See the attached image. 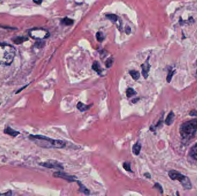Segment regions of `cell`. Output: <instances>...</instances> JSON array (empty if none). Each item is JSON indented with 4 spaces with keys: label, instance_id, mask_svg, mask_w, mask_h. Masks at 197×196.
Wrapping results in <instances>:
<instances>
[{
    "label": "cell",
    "instance_id": "3",
    "mask_svg": "<svg viewBox=\"0 0 197 196\" xmlns=\"http://www.w3.org/2000/svg\"><path fill=\"white\" fill-rule=\"evenodd\" d=\"M197 131V119H193L184 123L180 128V134L186 140L193 138Z\"/></svg>",
    "mask_w": 197,
    "mask_h": 196
},
{
    "label": "cell",
    "instance_id": "29",
    "mask_svg": "<svg viewBox=\"0 0 197 196\" xmlns=\"http://www.w3.org/2000/svg\"><path fill=\"white\" fill-rule=\"evenodd\" d=\"M191 116H195V117H197V112L195 110H193L192 111H191L190 114H189Z\"/></svg>",
    "mask_w": 197,
    "mask_h": 196
},
{
    "label": "cell",
    "instance_id": "2",
    "mask_svg": "<svg viewBox=\"0 0 197 196\" xmlns=\"http://www.w3.org/2000/svg\"><path fill=\"white\" fill-rule=\"evenodd\" d=\"M15 49L10 45L0 43V64L9 65L14 60Z\"/></svg>",
    "mask_w": 197,
    "mask_h": 196
},
{
    "label": "cell",
    "instance_id": "7",
    "mask_svg": "<svg viewBox=\"0 0 197 196\" xmlns=\"http://www.w3.org/2000/svg\"><path fill=\"white\" fill-rule=\"evenodd\" d=\"M53 176L56 177V178H62L63 179H65V180L69 182H75L76 181L75 179V178H76L75 176H73V175H70L68 173H65V172H61V171L54 172Z\"/></svg>",
    "mask_w": 197,
    "mask_h": 196
},
{
    "label": "cell",
    "instance_id": "5",
    "mask_svg": "<svg viewBox=\"0 0 197 196\" xmlns=\"http://www.w3.org/2000/svg\"><path fill=\"white\" fill-rule=\"evenodd\" d=\"M29 35L35 39L42 40L50 36L49 32L43 28H34L29 31Z\"/></svg>",
    "mask_w": 197,
    "mask_h": 196
},
{
    "label": "cell",
    "instance_id": "28",
    "mask_svg": "<svg viewBox=\"0 0 197 196\" xmlns=\"http://www.w3.org/2000/svg\"><path fill=\"white\" fill-rule=\"evenodd\" d=\"M131 31H132V29L129 26H127L125 28V32L127 35H129L131 33Z\"/></svg>",
    "mask_w": 197,
    "mask_h": 196
},
{
    "label": "cell",
    "instance_id": "19",
    "mask_svg": "<svg viewBox=\"0 0 197 196\" xmlns=\"http://www.w3.org/2000/svg\"><path fill=\"white\" fill-rule=\"evenodd\" d=\"M106 17L113 23L116 22L118 19V17L115 14H107L106 15Z\"/></svg>",
    "mask_w": 197,
    "mask_h": 196
},
{
    "label": "cell",
    "instance_id": "6",
    "mask_svg": "<svg viewBox=\"0 0 197 196\" xmlns=\"http://www.w3.org/2000/svg\"><path fill=\"white\" fill-rule=\"evenodd\" d=\"M39 165L48 168H54V169H59V170H63L64 168L62 163L56 161H49L46 162L40 163Z\"/></svg>",
    "mask_w": 197,
    "mask_h": 196
},
{
    "label": "cell",
    "instance_id": "23",
    "mask_svg": "<svg viewBox=\"0 0 197 196\" xmlns=\"http://www.w3.org/2000/svg\"><path fill=\"white\" fill-rule=\"evenodd\" d=\"M96 37L99 42H102L104 39V34L102 32H97L96 34Z\"/></svg>",
    "mask_w": 197,
    "mask_h": 196
},
{
    "label": "cell",
    "instance_id": "22",
    "mask_svg": "<svg viewBox=\"0 0 197 196\" xmlns=\"http://www.w3.org/2000/svg\"><path fill=\"white\" fill-rule=\"evenodd\" d=\"M194 22V19L192 17H190L189 18V19L188 20H187V21H184V20L183 21V20H182L181 17H180V20H179V24L180 25H183L184 23H185V24H189V23L193 24Z\"/></svg>",
    "mask_w": 197,
    "mask_h": 196
},
{
    "label": "cell",
    "instance_id": "13",
    "mask_svg": "<svg viewBox=\"0 0 197 196\" xmlns=\"http://www.w3.org/2000/svg\"><path fill=\"white\" fill-rule=\"evenodd\" d=\"M174 117H175V115H174V113L172 111L170 112L169 113V114L168 115L166 121H165V123L166 125H171L173 122V120H174Z\"/></svg>",
    "mask_w": 197,
    "mask_h": 196
},
{
    "label": "cell",
    "instance_id": "21",
    "mask_svg": "<svg viewBox=\"0 0 197 196\" xmlns=\"http://www.w3.org/2000/svg\"><path fill=\"white\" fill-rule=\"evenodd\" d=\"M114 59L113 57H109L107 60L105 62V65L107 68H110L113 66V63Z\"/></svg>",
    "mask_w": 197,
    "mask_h": 196
},
{
    "label": "cell",
    "instance_id": "15",
    "mask_svg": "<svg viewBox=\"0 0 197 196\" xmlns=\"http://www.w3.org/2000/svg\"><path fill=\"white\" fill-rule=\"evenodd\" d=\"M92 69L99 74H101V73L102 71V68H101V67H100V64H99V63L97 61H95L93 63V64L92 66Z\"/></svg>",
    "mask_w": 197,
    "mask_h": 196
},
{
    "label": "cell",
    "instance_id": "10",
    "mask_svg": "<svg viewBox=\"0 0 197 196\" xmlns=\"http://www.w3.org/2000/svg\"><path fill=\"white\" fill-rule=\"evenodd\" d=\"M92 106H93L92 104L90 105H86L81 102H79L77 104V108L80 112H84L89 110Z\"/></svg>",
    "mask_w": 197,
    "mask_h": 196
},
{
    "label": "cell",
    "instance_id": "25",
    "mask_svg": "<svg viewBox=\"0 0 197 196\" xmlns=\"http://www.w3.org/2000/svg\"><path fill=\"white\" fill-rule=\"evenodd\" d=\"M175 73V70H172V69H169L167 77V79H166L167 81L169 83L171 82V81L172 78V77H173V75H174Z\"/></svg>",
    "mask_w": 197,
    "mask_h": 196
},
{
    "label": "cell",
    "instance_id": "26",
    "mask_svg": "<svg viewBox=\"0 0 197 196\" xmlns=\"http://www.w3.org/2000/svg\"><path fill=\"white\" fill-rule=\"evenodd\" d=\"M45 42H38L35 44V47L38 48H43L45 46Z\"/></svg>",
    "mask_w": 197,
    "mask_h": 196
},
{
    "label": "cell",
    "instance_id": "34",
    "mask_svg": "<svg viewBox=\"0 0 197 196\" xmlns=\"http://www.w3.org/2000/svg\"><path fill=\"white\" fill-rule=\"evenodd\" d=\"M0 195H12V193L11 192H9L6 193H4V194H0Z\"/></svg>",
    "mask_w": 197,
    "mask_h": 196
},
{
    "label": "cell",
    "instance_id": "4",
    "mask_svg": "<svg viewBox=\"0 0 197 196\" xmlns=\"http://www.w3.org/2000/svg\"><path fill=\"white\" fill-rule=\"evenodd\" d=\"M168 175L172 180H178L180 181V184L185 189H190L192 185L189 177L182 174L175 170H171L168 172Z\"/></svg>",
    "mask_w": 197,
    "mask_h": 196
},
{
    "label": "cell",
    "instance_id": "14",
    "mask_svg": "<svg viewBox=\"0 0 197 196\" xmlns=\"http://www.w3.org/2000/svg\"><path fill=\"white\" fill-rule=\"evenodd\" d=\"M189 155L192 158L197 160V143L191 148Z\"/></svg>",
    "mask_w": 197,
    "mask_h": 196
},
{
    "label": "cell",
    "instance_id": "17",
    "mask_svg": "<svg viewBox=\"0 0 197 196\" xmlns=\"http://www.w3.org/2000/svg\"><path fill=\"white\" fill-rule=\"evenodd\" d=\"M129 74L131 75V77H132V78L135 81L138 80L140 77V73L138 71L131 70V71H129Z\"/></svg>",
    "mask_w": 197,
    "mask_h": 196
},
{
    "label": "cell",
    "instance_id": "16",
    "mask_svg": "<svg viewBox=\"0 0 197 196\" xmlns=\"http://www.w3.org/2000/svg\"><path fill=\"white\" fill-rule=\"evenodd\" d=\"M74 22V21L73 20L70 19V18H68V17H65L61 20V24L62 25H65V26H66L73 25Z\"/></svg>",
    "mask_w": 197,
    "mask_h": 196
},
{
    "label": "cell",
    "instance_id": "31",
    "mask_svg": "<svg viewBox=\"0 0 197 196\" xmlns=\"http://www.w3.org/2000/svg\"><path fill=\"white\" fill-rule=\"evenodd\" d=\"M144 176L146 177V178H151V175H150V174L149 173H148V172L145 173V174H144Z\"/></svg>",
    "mask_w": 197,
    "mask_h": 196
},
{
    "label": "cell",
    "instance_id": "32",
    "mask_svg": "<svg viewBox=\"0 0 197 196\" xmlns=\"http://www.w3.org/2000/svg\"><path fill=\"white\" fill-rule=\"evenodd\" d=\"M33 2L38 5H40L42 2V0H33Z\"/></svg>",
    "mask_w": 197,
    "mask_h": 196
},
{
    "label": "cell",
    "instance_id": "9",
    "mask_svg": "<svg viewBox=\"0 0 197 196\" xmlns=\"http://www.w3.org/2000/svg\"><path fill=\"white\" fill-rule=\"evenodd\" d=\"M3 132L5 134H7V135H9L13 136V137H16V136H17L18 135H19L20 134L19 131H16V130L12 129L10 127H8L6 128H5L3 130Z\"/></svg>",
    "mask_w": 197,
    "mask_h": 196
},
{
    "label": "cell",
    "instance_id": "1",
    "mask_svg": "<svg viewBox=\"0 0 197 196\" xmlns=\"http://www.w3.org/2000/svg\"><path fill=\"white\" fill-rule=\"evenodd\" d=\"M29 138L38 146L45 148H64L67 145L65 140L54 139L40 135H30Z\"/></svg>",
    "mask_w": 197,
    "mask_h": 196
},
{
    "label": "cell",
    "instance_id": "8",
    "mask_svg": "<svg viewBox=\"0 0 197 196\" xmlns=\"http://www.w3.org/2000/svg\"><path fill=\"white\" fill-rule=\"evenodd\" d=\"M149 59H150V56H148L146 61L143 64H142L141 66V69H142L141 73L145 79H146L148 77L149 72L150 71V67H151L149 62Z\"/></svg>",
    "mask_w": 197,
    "mask_h": 196
},
{
    "label": "cell",
    "instance_id": "18",
    "mask_svg": "<svg viewBox=\"0 0 197 196\" xmlns=\"http://www.w3.org/2000/svg\"><path fill=\"white\" fill-rule=\"evenodd\" d=\"M137 92L134 90L133 88L132 87H129L127 89L126 91V96L128 98H130L136 94H137Z\"/></svg>",
    "mask_w": 197,
    "mask_h": 196
},
{
    "label": "cell",
    "instance_id": "27",
    "mask_svg": "<svg viewBox=\"0 0 197 196\" xmlns=\"http://www.w3.org/2000/svg\"><path fill=\"white\" fill-rule=\"evenodd\" d=\"M153 188H156V189H157L158 190H159V191H160V192L162 194L163 193V189H162V187H161V186L159 184H158V183H156L155 185V186H153Z\"/></svg>",
    "mask_w": 197,
    "mask_h": 196
},
{
    "label": "cell",
    "instance_id": "33",
    "mask_svg": "<svg viewBox=\"0 0 197 196\" xmlns=\"http://www.w3.org/2000/svg\"><path fill=\"white\" fill-rule=\"evenodd\" d=\"M139 100V98H135V99H133V100H132V103H134V104H135V103H136Z\"/></svg>",
    "mask_w": 197,
    "mask_h": 196
},
{
    "label": "cell",
    "instance_id": "20",
    "mask_svg": "<svg viewBox=\"0 0 197 196\" xmlns=\"http://www.w3.org/2000/svg\"><path fill=\"white\" fill-rule=\"evenodd\" d=\"M28 40V39L23 37H17L14 39H13V41L14 42V43L15 44H20L23 42H24V41Z\"/></svg>",
    "mask_w": 197,
    "mask_h": 196
},
{
    "label": "cell",
    "instance_id": "11",
    "mask_svg": "<svg viewBox=\"0 0 197 196\" xmlns=\"http://www.w3.org/2000/svg\"><path fill=\"white\" fill-rule=\"evenodd\" d=\"M77 184L79 186V192L81 193H84L85 195H89L90 194V191L89 190L83 185L81 182L77 181Z\"/></svg>",
    "mask_w": 197,
    "mask_h": 196
},
{
    "label": "cell",
    "instance_id": "30",
    "mask_svg": "<svg viewBox=\"0 0 197 196\" xmlns=\"http://www.w3.org/2000/svg\"><path fill=\"white\" fill-rule=\"evenodd\" d=\"M28 84H27V85H26V86H24V87H22V88H20V89H19L16 92V94H17V93H19L20 91H22L23 89H24L27 86H28Z\"/></svg>",
    "mask_w": 197,
    "mask_h": 196
},
{
    "label": "cell",
    "instance_id": "12",
    "mask_svg": "<svg viewBox=\"0 0 197 196\" xmlns=\"http://www.w3.org/2000/svg\"><path fill=\"white\" fill-rule=\"evenodd\" d=\"M141 150V145L139 143H136V144H134V145L133 146L132 148V150H133V153L135 155H139L140 153Z\"/></svg>",
    "mask_w": 197,
    "mask_h": 196
},
{
    "label": "cell",
    "instance_id": "24",
    "mask_svg": "<svg viewBox=\"0 0 197 196\" xmlns=\"http://www.w3.org/2000/svg\"><path fill=\"white\" fill-rule=\"evenodd\" d=\"M123 168L129 172H133L132 169H131V164L130 162H125L123 163Z\"/></svg>",
    "mask_w": 197,
    "mask_h": 196
}]
</instances>
